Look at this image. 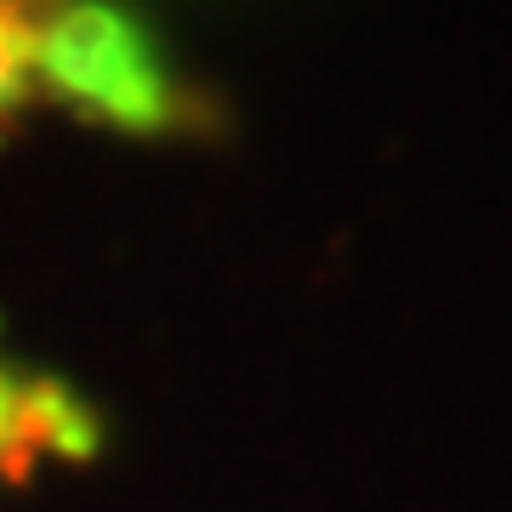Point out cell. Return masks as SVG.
Returning <instances> with one entry per match:
<instances>
[{
	"label": "cell",
	"mask_w": 512,
	"mask_h": 512,
	"mask_svg": "<svg viewBox=\"0 0 512 512\" xmlns=\"http://www.w3.org/2000/svg\"><path fill=\"white\" fill-rule=\"evenodd\" d=\"M40 0H0V114H12L35 86Z\"/></svg>",
	"instance_id": "obj_3"
},
{
	"label": "cell",
	"mask_w": 512,
	"mask_h": 512,
	"mask_svg": "<svg viewBox=\"0 0 512 512\" xmlns=\"http://www.w3.org/2000/svg\"><path fill=\"white\" fill-rule=\"evenodd\" d=\"M35 74L120 131L183 126V92L148 35L103 0H69L35 35Z\"/></svg>",
	"instance_id": "obj_1"
},
{
	"label": "cell",
	"mask_w": 512,
	"mask_h": 512,
	"mask_svg": "<svg viewBox=\"0 0 512 512\" xmlns=\"http://www.w3.org/2000/svg\"><path fill=\"white\" fill-rule=\"evenodd\" d=\"M92 410L57 382H23L0 365V473L18 478L40 456H92Z\"/></svg>",
	"instance_id": "obj_2"
}]
</instances>
